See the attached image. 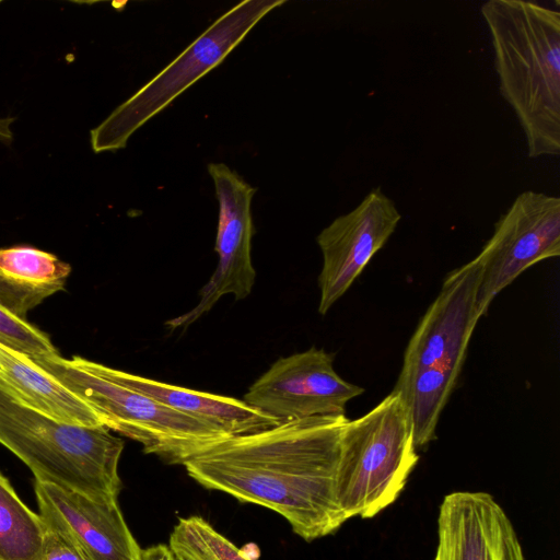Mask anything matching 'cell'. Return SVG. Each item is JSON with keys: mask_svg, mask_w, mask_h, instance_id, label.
I'll list each match as a JSON object with an SVG mask.
<instances>
[{"mask_svg": "<svg viewBox=\"0 0 560 560\" xmlns=\"http://www.w3.org/2000/svg\"><path fill=\"white\" fill-rule=\"evenodd\" d=\"M345 415L282 421L233 435L183 466L200 486L269 509L306 541L347 521L336 493Z\"/></svg>", "mask_w": 560, "mask_h": 560, "instance_id": "6da1fadb", "label": "cell"}, {"mask_svg": "<svg viewBox=\"0 0 560 560\" xmlns=\"http://www.w3.org/2000/svg\"><path fill=\"white\" fill-rule=\"evenodd\" d=\"M489 30L502 97L524 131L528 156L560 154V11L530 0H489Z\"/></svg>", "mask_w": 560, "mask_h": 560, "instance_id": "7a4b0ae2", "label": "cell"}, {"mask_svg": "<svg viewBox=\"0 0 560 560\" xmlns=\"http://www.w3.org/2000/svg\"><path fill=\"white\" fill-rule=\"evenodd\" d=\"M0 444L18 456L35 481L118 501L124 441L104 425L59 422L15 397L0 378Z\"/></svg>", "mask_w": 560, "mask_h": 560, "instance_id": "3957f363", "label": "cell"}, {"mask_svg": "<svg viewBox=\"0 0 560 560\" xmlns=\"http://www.w3.org/2000/svg\"><path fill=\"white\" fill-rule=\"evenodd\" d=\"M32 360L82 398L104 427L140 443L145 454L167 464L184 465L231 436L115 382L103 373L101 363L59 353Z\"/></svg>", "mask_w": 560, "mask_h": 560, "instance_id": "277c9868", "label": "cell"}, {"mask_svg": "<svg viewBox=\"0 0 560 560\" xmlns=\"http://www.w3.org/2000/svg\"><path fill=\"white\" fill-rule=\"evenodd\" d=\"M416 450L407 408L393 390L364 416L348 420L336 481L346 518H371L394 503L417 465Z\"/></svg>", "mask_w": 560, "mask_h": 560, "instance_id": "5b68a950", "label": "cell"}, {"mask_svg": "<svg viewBox=\"0 0 560 560\" xmlns=\"http://www.w3.org/2000/svg\"><path fill=\"white\" fill-rule=\"evenodd\" d=\"M283 0H245L218 18L179 56L90 131L95 153L126 148L129 138L177 96L218 67Z\"/></svg>", "mask_w": 560, "mask_h": 560, "instance_id": "8992f818", "label": "cell"}, {"mask_svg": "<svg viewBox=\"0 0 560 560\" xmlns=\"http://www.w3.org/2000/svg\"><path fill=\"white\" fill-rule=\"evenodd\" d=\"M559 255L560 198L533 190L521 192L475 257L480 269L478 314L482 316L497 294L526 269Z\"/></svg>", "mask_w": 560, "mask_h": 560, "instance_id": "52a82bcc", "label": "cell"}, {"mask_svg": "<svg viewBox=\"0 0 560 560\" xmlns=\"http://www.w3.org/2000/svg\"><path fill=\"white\" fill-rule=\"evenodd\" d=\"M363 392L337 374L331 353L311 347L278 359L252 384L243 400L282 422L345 415L347 404Z\"/></svg>", "mask_w": 560, "mask_h": 560, "instance_id": "ba28073f", "label": "cell"}, {"mask_svg": "<svg viewBox=\"0 0 560 560\" xmlns=\"http://www.w3.org/2000/svg\"><path fill=\"white\" fill-rule=\"evenodd\" d=\"M208 172L219 202L214 245L219 260L214 272L199 292L198 304L165 323L172 329L195 323L225 294H233L236 301L247 298L255 283L256 271L250 255L255 228L250 205L257 189L224 163H209Z\"/></svg>", "mask_w": 560, "mask_h": 560, "instance_id": "9c48e42d", "label": "cell"}, {"mask_svg": "<svg viewBox=\"0 0 560 560\" xmlns=\"http://www.w3.org/2000/svg\"><path fill=\"white\" fill-rule=\"evenodd\" d=\"M479 276L475 258L447 275L408 342L397 382L427 370L462 371L481 317L476 307Z\"/></svg>", "mask_w": 560, "mask_h": 560, "instance_id": "30bf717a", "label": "cell"}, {"mask_svg": "<svg viewBox=\"0 0 560 560\" xmlns=\"http://www.w3.org/2000/svg\"><path fill=\"white\" fill-rule=\"evenodd\" d=\"M401 220L396 202L381 187L351 211L337 217L316 241L323 254L318 312L325 315L347 292Z\"/></svg>", "mask_w": 560, "mask_h": 560, "instance_id": "8fae6325", "label": "cell"}, {"mask_svg": "<svg viewBox=\"0 0 560 560\" xmlns=\"http://www.w3.org/2000/svg\"><path fill=\"white\" fill-rule=\"evenodd\" d=\"M434 560H525L513 524L494 498L481 491L444 497Z\"/></svg>", "mask_w": 560, "mask_h": 560, "instance_id": "7c38bea8", "label": "cell"}, {"mask_svg": "<svg viewBox=\"0 0 560 560\" xmlns=\"http://www.w3.org/2000/svg\"><path fill=\"white\" fill-rule=\"evenodd\" d=\"M42 518L65 533L86 560H139L141 548L118 501H101L74 490L35 481Z\"/></svg>", "mask_w": 560, "mask_h": 560, "instance_id": "4fadbf2b", "label": "cell"}, {"mask_svg": "<svg viewBox=\"0 0 560 560\" xmlns=\"http://www.w3.org/2000/svg\"><path fill=\"white\" fill-rule=\"evenodd\" d=\"M101 369L115 382L178 412L208 422L231 436L261 431L281 422L237 398L166 384L103 364Z\"/></svg>", "mask_w": 560, "mask_h": 560, "instance_id": "5bb4252c", "label": "cell"}, {"mask_svg": "<svg viewBox=\"0 0 560 560\" xmlns=\"http://www.w3.org/2000/svg\"><path fill=\"white\" fill-rule=\"evenodd\" d=\"M0 378L27 406L63 423L100 427L97 413L31 358L0 345Z\"/></svg>", "mask_w": 560, "mask_h": 560, "instance_id": "9a60e30c", "label": "cell"}, {"mask_svg": "<svg viewBox=\"0 0 560 560\" xmlns=\"http://www.w3.org/2000/svg\"><path fill=\"white\" fill-rule=\"evenodd\" d=\"M71 272L56 255L32 246L0 248V304L15 316L25 315L63 289Z\"/></svg>", "mask_w": 560, "mask_h": 560, "instance_id": "2e32d148", "label": "cell"}, {"mask_svg": "<svg viewBox=\"0 0 560 560\" xmlns=\"http://www.w3.org/2000/svg\"><path fill=\"white\" fill-rule=\"evenodd\" d=\"M45 523L0 472V560H42Z\"/></svg>", "mask_w": 560, "mask_h": 560, "instance_id": "e0dca14e", "label": "cell"}, {"mask_svg": "<svg viewBox=\"0 0 560 560\" xmlns=\"http://www.w3.org/2000/svg\"><path fill=\"white\" fill-rule=\"evenodd\" d=\"M168 547L176 560H252L199 516L179 518L170 534Z\"/></svg>", "mask_w": 560, "mask_h": 560, "instance_id": "ac0fdd59", "label": "cell"}, {"mask_svg": "<svg viewBox=\"0 0 560 560\" xmlns=\"http://www.w3.org/2000/svg\"><path fill=\"white\" fill-rule=\"evenodd\" d=\"M0 345L31 359L58 353L48 336L0 304Z\"/></svg>", "mask_w": 560, "mask_h": 560, "instance_id": "d6986e66", "label": "cell"}, {"mask_svg": "<svg viewBox=\"0 0 560 560\" xmlns=\"http://www.w3.org/2000/svg\"><path fill=\"white\" fill-rule=\"evenodd\" d=\"M44 523L45 536L42 560H86L65 533L45 521Z\"/></svg>", "mask_w": 560, "mask_h": 560, "instance_id": "ffe728a7", "label": "cell"}, {"mask_svg": "<svg viewBox=\"0 0 560 560\" xmlns=\"http://www.w3.org/2000/svg\"><path fill=\"white\" fill-rule=\"evenodd\" d=\"M15 120L14 117H7L0 119V142L9 144L13 139L11 125Z\"/></svg>", "mask_w": 560, "mask_h": 560, "instance_id": "44dd1931", "label": "cell"}, {"mask_svg": "<svg viewBox=\"0 0 560 560\" xmlns=\"http://www.w3.org/2000/svg\"><path fill=\"white\" fill-rule=\"evenodd\" d=\"M0 3H1V0H0Z\"/></svg>", "mask_w": 560, "mask_h": 560, "instance_id": "7402d4cb", "label": "cell"}]
</instances>
